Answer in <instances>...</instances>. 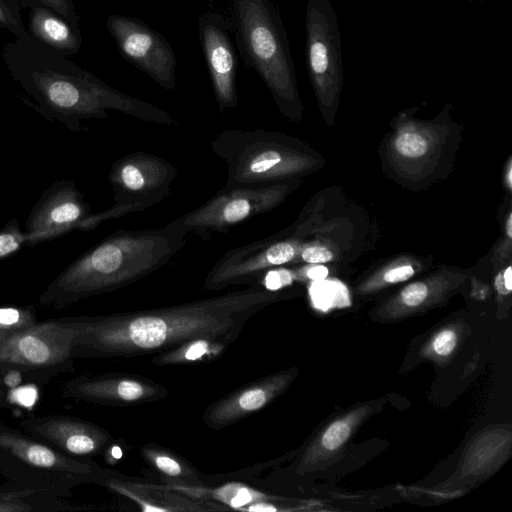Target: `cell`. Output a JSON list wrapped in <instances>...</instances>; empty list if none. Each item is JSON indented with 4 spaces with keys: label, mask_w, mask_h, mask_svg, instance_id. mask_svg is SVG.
I'll use <instances>...</instances> for the list:
<instances>
[{
    "label": "cell",
    "mask_w": 512,
    "mask_h": 512,
    "mask_svg": "<svg viewBox=\"0 0 512 512\" xmlns=\"http://www.w3.org/2000/svg\"><path fill=\"white\" fill-rule=\"evenodd\" d=\"M187 235L175 219L159 228L117 230L65 267L39 304L62 309L129 286L168 264L185 246Z\"/></svg>",
    "instance_id": "3957f363"
},
{
    "label": "cell",
    "mask_w": 512,
    "mask_h": 512,
    "mask_svg": "<svg viewBox=\"0 0 512 512\" xmlns=\"http://www.w3.org/2000/svg\"><path fill=\"white\" fill-rule=\"evenodd\" d=\"M18 0H0V27L12 33L15 38L24 39L29 33L20 14Z\"/></svg>",
    "instance_id": "4316f807"
},
{
    "label": "cell",
    "mask_w": 512,
    "mask_h": 512,
    "mask_svg": "<svg viewBox=\"0 0 512 512\" xmlns=\"http://www.w3.org/2000/svg\"><path fill=\"white\" fill-rule=\"evenodd\" d=\"M457 344V335L453 330L441 331L433 340L434 352L439 356H448L453 352Z\"/></svg>",
    "instance_id": "4dcf8cb0"
},
{
    "label": "cell",
    "mask_w": 512,
    "mask_h": 512,
    "mask_svg": "<svg viewBox=\"0 0 512 512\" xmlns=\"http://www.w3.org/2000/svg\"><path fill=\"white\" fill-rule=\"evenodd\" d=\"M75 331L66 318L50 319L0 335V371L38 383L73 368Z\"/></svg>",
    "instance_id": "52a82bcc"
},
{
    "label": "cell",
    "mask_w": 512,
    "mask_h": 512,
    "mask_svg": "<svg viewBox=\"0 0 512 512\" xmlns=\"http://www.w3.org/2000/svg\"><path fill=\"white\" fill-rule=\"evenodd\" d=\"M96 213L71 180L53 182L32 208L25 228V242L33 247L60 238L73 230L98 227Z\"/></svg>",
    "instance_id": "7c38bea8"
},
{
    "label": "cell",
    "mask_w": 512,
    "mask_h": 512,
    "mask_svg": "<svg viewBox=\"0 0 512 512\" xmlns=\"http://www.w3.org/2000/svg\"><path fill=\"white\" fill-rule=\"evenodd\" d=\"M229 337H204L190 340L178 347L159 352L152 364L157 366L211 362L235 341Z\"/></svg>",
    "instance_id": "603a6c76"
},
{
    "label": "cell",
    "mask_w": 512,
    "mask_h": 512,
    "mask_svg": "<svg viewBox=\"0 0 512 512\" xmlns=\"http://www.w3.org/2000/svg\"><path fill=\"white\" fill-rule=\"evenodd\" d=\"M94 483L136 503L145 512H206L226 511L228 507L187 496L164 483H150L101 468Z\"/></svg>",
    "instance_id": "ac0fdd59"
},
{
    "label": "cell",
    "mask_w": 512,
    "mask_h": 512,
    "mask_svg": "<svg viewBox=\"0 0 512 512\" xmlns=\"http://www.w3.org/2000/svg\"><path fill=\"white\" fill-rule=\"evenodd\" d=\"M237 45L270 91L279 112L299 123L303 104L287 32L271 0H230Z\"/></svg>",
    "instance_id": "277c9868"
},
{
    "label": "cell",
    "mask_w": 512,
    "mask_h": 512,
    "mask_svg": "<svg viewBox=\"0 0 512 512\" xmlns=\"http://www.w3.org/2000/svg\"><path fill=\"white\" fill-rule=\"evenodd\" d=\"M335 254L327 244L321 241H306L296 262L324 264L333 261Z\"/></svg>",
    "instance_id": "f546056e"
},
{
    "label": "cell",
    "mask_w": 512,
    "mask_h": 512,
    "mask_svg": "<svg viewBox=\"0 0 512 512\" xmlns=\"http://www.w3.org/2000/svg\"><path fill=\"white\" fill-rule=\"evenodd\" d=\"M198 35L220 112L238 106V55L223 16L206 12L198 18Z\"/></svg>",
    "instance_id": "2e32d148"
},
{
    "label": "cell",
    "mask_w": 512,
    "mask_h": 512,
    "mask_svg": "<svg viewBox=\"0 0 512 512\" xmlns=\"http://www.w3.org/2000/svg\"><path fill=\"white\" fill-rule=\"evenodd\" d=\"M502 278L504 285L508 291L512 290V268L511 265H508L504 270H502Z\"/></svg>",
    "instance_id": "e575fe53"
},
{
    "label": "cell",
    "mask_w": 512,
    "mask_h": 512,
    "mask_svg": "<svg viewBox=\"0 0 512 512\" xmlns=\"http://www.w3.org/2000/svg\"><path fill=\"white\" fill-rule=\"evenodd\" d=\"M399 119L387 144L389 157L395 170L400 169L406 175L413 171L420 173L440 156L444 143L440 133L442 125L412 120L408 110Z\"/></svg>",
    "instance_id": "d6986e66"
},
{
    "label": "cell",
    "mask_w": 512,
    "mask_h": 512,
    "mask_svg": "<svg viewBox=\"0 0 512 512\" xmlns=\"http://www.w3.org/2000/svg\"><path fill=\"white\" fill-rule=\"evenodd\" d=\"M37 322L34 305L0 307V335L27 329Z\"/></svg>",
    "instance_id": "484cf974"
},
{
    "label": "cell",
    "mask_w": 512,
    "mask_h": 512,
    "mask_svg": "<svg viewBox=\"0 0 512 512\" xmlns=\"http://www.w3.org/2000/svg\"><path fill=\"white\" fill-rule=\"evenodd\" d=\"M351 434V423L341 419L333 422L322 434L320 445L327 451L338 449Z\"/></svg>",
    "instance_id": "f1b7e54d"
},
{
    "label": "cell",
    "mask_w": 512,
    "mask_h": 512,
    "mask_svg": "<svg viewBox=\"0 0 512 512\" xmlns=\"http://www.w3.org/2000/svg\"><path fill=\"white\" fill-rule=\"evenodd\" d=\"M101 467L67 456L43 441L0 421V473L26 491L65 494L94 483Z\"/></svg>",
    "instance_id": "8992f818"
},
{
    "label": "cell",
    "mask_w": 512,
    "mask_h": 512,
    "mask_svg": "<svg viewBox=\"0 0 512 512\" xmlns=\"http://www.w3.org/2000/svg\"><path fill=\"white\" fill-rule=\"evenodd\" d=\"M290 296L256 285L177 305L68 317L75 331V357H137L204 337L237 339L247 322Z\"/></svg>",
    "instance_id": "6da1fadb"
},
{
    "label": "cell",
    "mask_w": 512,
    "mask_h": 512,
    "mask_svg": "<svg viewBox=\"0 0 512 512\" xmlns=\"http://www.w3.org/2000/svg\"><path fill=\"white\" fill-rule=\"evenodd\" d=\"M505 233L508 239H511L512 237V215L511 213L508 214L506 223H505Z\"/></svg>",
    "instance_id": "8d00e7d4"
},
{
    "label": "cell",
    "mask_w": 512,
    "mask_h": 512,
    "mask_svg": "<svg viewBox=\"0 0 512 512\" xmlns=\"http://www.w3.org/2000/svg\"><path fill=\"white\" fill-rule=\"evenodd\" d=\"M25 245V233L17 219L10 220L0 229V261L16 254Z\"/></svg>",
    "instance_id": "83f0119b"
},
{
    "label": "cell",
    "mask_w": 512,
    "mask_h": 512,
    "mask_svg": "<svg viewBox=\"0 0 512 512\" xmlns=\"http://www.w3.org/2000/svg\"><path fill=\"white\" fill-rule=\"evenodd\" d=\"M311 295L315 305L323 310L349 304L348 290L337 280L314 281L311 286Z\"/></svg>",
    "instance_id": "d4e9b609"
},
{
    "label": "cell",
    "mask_w": 512,
    "mask_h": 512,
    "mask_svg": "<svg viewBox=\"0 0 512 512\" xmlns=\"http://www.w3.org/2000/svg\"><path fill=\"white\" fill-rule=\"evenodd\" d=\"M143 459L161 475L162 483L177 485L206 484L200 474L182 456L156 444H146L140 448Z\"/></svg>",
    "instance_id": "7402d4cb"
},
{
    "label": "cell",
    "mask_w": 512,
    "mask_h": 512,
    "mask_svg": "<svg viewBox=\"0 0 512 512\" xmlns=\"http://www.w3.org/2000/svg\"><path fill=\"white\" fill-rule=\"evenodd\" d=\"M301 278L306 277L312 281L326 279L329 275V269L321 264H310L308 267L300 269Z\"/></svg>",
    "instance_id": "d6a6232c"
},
{
    "label": "cell",
    "mask_w": 512,
    "mask_h": 512,
    "mask_svg": "<svg viewBox=\"0 0 512 512\" xmlns=\"http://www.w3.org/2000/svg\"><path fill=\"white\" fill-rule=\"evenodd\" d=\"M1 54L9 74L33 100L32 107L72 132L88 130L82 121L106 119L108 110L144 122L178 125L167 111L111 87L30 34L7 42Z\"/></svg>",
    "instance_id": "7a4b0ae2"
},
{
    "label": "cell",
    "mask_w": 512,
    "mask_h": 512,
    "mask_svg": "<svg viewBox=\"0 0 512 512\" xmlns=\"http://www.w3.org/2000/svg\"><path fill=\"white\" fill-rule=\"evenodd\" d=\"M8 387L3 373L0 371V408L5 407L9 400Z\"/></svg>",
    "instance_id": "836d02e7"
},
{
    "label": "cell",
    "mask_w": 512,
    "mask_h": 512,
    "mask_svg": "<svg viewBox=\"0 0 512 512\" xmlns=\"http://www.w3.org/2000/svg\"><path fill=\"white\" fill-rule=\"evenodd\" d=\"M421 267V263L418 260L408 256H401L390 261L367 278L359 286V292L371 293L389 285L404 282L412 278L418 270L422 269Z\"/></svg>",
    "instance_id": "cb8c5ba5"
},
{
    "label": "cell",
    "mask_w": 512,
    "mask_h": 512,
    "mask_svg": "<svg viewBox=\"0 0 512 512\" xmlns=\"http://www.w3.org/2000/svg\"><path fill=\"white\" fill-rule=\"evenodd\" d=\"M62 396L93 404L127 407L165 399L169 391L160 383L138 374L109 372L82 374L66 381Z\"/></svg>",
    "instance_id": "5bb4252c"
},
{
    "label": "cell",
    "mask_w": 512,
    "mask_h": 512,
    "mask_svg": "<svg viewBox=\"0 0 512 512\" xmlns=\"http://www.w3.org/2000/svg\"><path fill=\"white\" fill-rule=\"evenodd\" d=\"M468 2H482L483 0H466Z\"/></svg>",
    "instance_id": "74e56055"
},
{
    "label": "cell",
    "mask_w": 512,
    "mask_h": 512,
    "mask_svg": "<svg viewBox=\"0 0 512 512\" xmlns=\"http://www.w3.org/2000/svg\"><path fill=\"white\" fill-rule=\"evenodd\" d=\"M300 180L259 186H223L202 205L175 221L188 234L203 240L270 212L281 205L299 187Z\"/></svg>",
    "instance_id": "9c48e42d"
},
{
    "label": "cell",
    "mask_w": 512,
    "mask_h": 512,
    "mask_svg": "<svg viewBox=\"0 0 512 512\" xmlns=\"http://www.w3.org/2000/svg\"><path fill=\"white\" fill-rule=\"evenodd\" d=\"M21 8L28 9L27 31L34 39L68 57L81 48L80 28L43 3L19 0Z\"/></svg>",
    "instance_id": "44dd1931"
},
{
    "label": "cell",
    "mask_w": 512,
    "mask_h": 512,
    "mask_svg": "<svg viewBox=\"0 0 512 512\" xmlns=\"http://www.w3.org/2000/svg\"><path fill=\"white\" fill-rule=\"evenodd\" d=\"M306 241V237L289 227L228 250L206 274L203 289L217 291L232 286L259 285L268 271L296 262Z\"/></svg>",
    "instance_id": "8fae6325"
},
{
    "label": "cell",
    "mask_w": 512,
    "mask_h": 512,
    "mask_svg": "<svg viewBox=\"0 0 512 512\" xmlns=\"http://www.w3.org/2000/svg\"><path fill=\"white\" fill-rule=\"evenodd\" d=\"M466 275L443 269L408 284L390 298L379 310L384 318H398L429 307L448 296L465 282Z\"/></svg>",
    "instance_id": "ffe728a7"
},
{
    "label": "cell",
    "mask_w": 512,
    "mask_h": 512,
    "mask_svg": "<svg viewBox=\"0 0 512 512\" xmlns=\"http://www.w3.org/2000/svg\"><path fill=\"white\" fill-rule=\"evenodd\" d=\"M20 427L61 453L81 460H92L113 443V436L90 421L68 415H28Z\"/></svg>",
    "instance_id": "9a60e30c"
},
{
    "label": "cell",
    "mask_w": 512,
    "mask_h": 512,
    "mask_svg": "<svg viewBox=\"0 0 512 512\" xmlns=\"http://www.w3.org/2000/svg\"><path fill=\"white\" fill-rule=\"evenodd\" d=\"M306 65L319 109L332 124L344 85L342 46L336 11L329 0H307Z\"/></svg>",
    "instance_id": "ba28073f"
},
{
    "label": "cell",
    "mask_w": 512,
    "mask_h": 512,
    "mask_svg": "<svg viewBox=\"0 0 512 512\" xmlns=\"http://www.w3.org/2000/svg\"><path fill=\"white\" fill-rule=\"evenodd\" d=\"M177 175L176 167L157 155L136 151L122 156L112 163L108 174L113 205L97 213L100 223L161 203Z\"/></svg>",
    "instance_id": "30bf717a"
},
{
    "label": "cell",
    "mask_w": 512,
    "mask_h": 512,
    "mask_svg": "<svg viewBox=\"0 0 512 512\" xmlns=\"http://www.w3.org/2000/svg\"><path fill=\"white\" fill-rule=\"evenodd\" d=\"M296 374L295 369L280 371L226 394L205 409V424L211 429H223L264 409L286 391Z\"/></svg>",
    "instance_id": "e0dca14e"
},
{
    "label": "cell",
    "mask_w": 512,
    "mask_h": 512,
    "mask_svg": "<svg viewBox=\"0 0 512 512\" xmlns=\"http://www.w3.org/2000/svg\"><path fill=\"white\" fill-rule=\"evenodd\" d=\"M107 29L122 57L166 90L176 87L177 59L168 40L145 22L111 14Z\"/></svg>",
    "instance_id": "4fadbf2b"
},
{
    "label": "cell",
    "mask_w": 512,
    "mask_h": 512,
    "mask_svg": "<svg viewBox=\"0 0 512 512\" xmlns=\"http://www.w3.org/2000/svg\"><path fill=\"white\" fill-rule=\"evenodd\" d=\"M211 150L226 164L225 187L300 180L320 165V157L299 139L261 128L225 129L213 139Z\"/></svg>",
    "instance_id": "5b68a950"
},
{
    "label": "cell",
    "mask_w": 512,
    "mask_h": 512,
    "mask_svg": "<svg viewBox=\"0 0 512 512\" xmlns=\"http://www.w3.org/2000/svg\"><path fill=\"white\" fill-rule=\"evenodd\" d=\"M505 172H506L505 176H504L505 184H506L507 188L509 190H511V187H512V168H511V160L510 159L508 160V164H507Z\"/></svg>",
    "instance_id": "d590c367"
},
{
    "label": "cell",
    "mask_w": 512,
    "mask_h": 512,
    "mask_svg": "<svg viewBox=\"0 0 512 512\" xmlns=\"http://www.w3.org/2000/svg\"><path fill=\"white\" fill-rule=\"evenodd\" d=\"M36 1L43 3L44 5H46L47 7H49L50 9H52L53 11H55L56 13H58L65 19H67L68 21L78 25V16L76 13L74 0H36Z\"/></svg>",
    "instance_id": "1f68e13d"
}]
</instances>
